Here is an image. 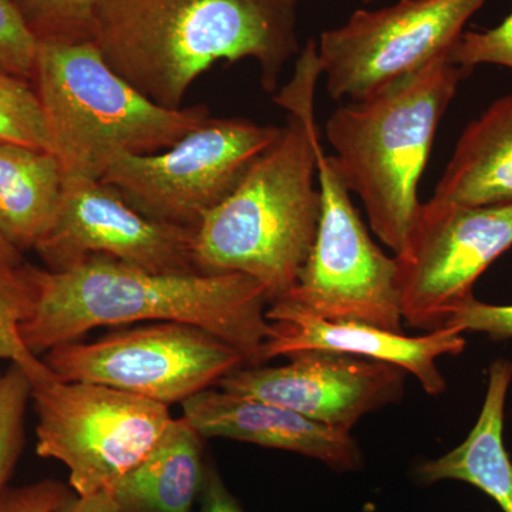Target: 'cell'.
<instances>
[{"label": "cell", "instance_id": "9c48e42d", "mask_svg": "<svg viewBox=\"0 0 512 512\" xmlns=\"http://www.w3.org/2000/svg\"><path fill=\"white\" fill-rule=\"evenodd\" d=\"M318 232L292 299L320 318L403 332L397 261L377 247L332 156L316 146ZM284 299V298H282Z\"/></svg>", "mask_w": 512, "mask_h": 512}, {"label": "cell", "instance_id": "ba28073f", "mask_svg": "<svg viewBox=\"0 0 512 512\" xmlns=\"http://www.w3.org/2000/svg\"><path fill=\"white\" fill-rule=\"evenodd\" d=\"M43 362L66 382L104 384L168 407L247 366L218 336L177 322L138 326L90 343H63L46 352Z\"/></svg>", "mask_w": 512, "mask_h": 512}, {"label": "cell", "instance_id": "e0dca14e", "mask_svg": "<svg viewBox=\"0 0 512 512\" xmlns=\"http://www.w3.org/2000/svg\"><path fill=\"white\" fill-rule=\"evenodd\" d=\"M198 431L171 421L156 447L109 491L119 512H194L208 464Z\"/></svg>", "mask_w": 512, "mask_h": 512}, {"label": "cell", "instance_id": "7402d4cb", "mask_svg": "<svg viewBox=\"0 0 512 512\" xmlns=\"http://www.w3.org/2000/svg\"><path fill=\"white\" fill-rule=\"evenodd\" d=\"M29 403V377L22 367L10 363L0 370V491L8 487L22 457Z\"/></svg>", "mask_w": 512, "mask_h": 512}, {"label": "cell", "instance_id": "7c38bea8", "mask_svg": "<svg viewBox=\"0 0 512 512\" xmlns=\"http://www.w3.org/2000/svg\"><path fill=\"white\" fill-rule=\"evenodd\" d=\"M195 229L147 218L103 181H70L55 224L35 252L52 272L94 255L147 271L195 272Z\"/></svg>", "mask_w": 512, "mask_h": 512}, {"label": "cell", "instance_id": "d4e9b609", "mask_svg": "<svg viewBox=\"0 0 512 512\" xmlns=\"http://www.w3.org/2000/svg\"><path fill=\"white\" fill-rule=\"evenodd\" d=\"M450 60L470 73L480 64L512 69V12L493 29L464 32L450 52Z\"/></svg>", "mask_w": 512, "mask_h": 512}, {"label": "cell", "instance_id": "8992f818", "mask_svg": "<svg viewBox=\"0 0 512 512\" xmlns=\"http://www.w3.org/2000/svg\"><path fill=\"white\" fill-rule=\"evenodd\" d=\"M20 367L37 417V456L60 461L80 497L109 493L174 420L165 404L104 384L59 379L40 356Z\"/></svg>", "mask_w": 512, "mask_h": 512}, {"label": "cell", "instance_id": "7a4b0ae2", "mask_svg": "<svg viewBox=\"0 0 512 512\" xmlns=\"http://www.w3.org/2000/svg\"><path fill=\"white\" fill-rule=\"evenodd\" d=\"M295 77L276 97L289 111L274 146L195 229L194 261L205 274H244L264 286L269 303L295 288L311 254L320 217L316 187V42L299 57Z\"/></svg>", "mask_w": 512, "mask_h": 512}, {"label": "cell", "instance_id": "cb8c5ba5", "mask_svg": "<svg viewBox=\"0 0 512 512\" xmlns=\"http://www.w3.org/2000/svg\"><path fill=\"white\" fill-rule=\"evenodd\" d=\"M37 46L13 0H0V70L32 82Z\"/></svg>", "mask_w": 512, "mask_h": 512}, {"label": "cell", "instance_id": "3957f363", "mask_svg": "<svg viewBox=\"0 0 512 512\" xmlns=\"http://www.w3.org/2000/svg\"><path fill=\"white\" fill-rule=\"evenodd\" d=\"M92 42L148 99L181 109L218 62L255 60L265 92H275L299 50L298 20L282 0H104Z\"/></svg>", "mask_w": 512, "mask_h": 512}, {"label": "cell", "instance_id": "4316f807", "mask_svg": "<svg viewBox=\"0 0 512 512\" xmlns=\"http://www.w3.org/2000/svg\"><path fill=\"white\" fill-rule=\"evenodd\" d=\"M73 490L56 480H42L0 491V512H57Z\"/></svg>", "mask_w": 512, "mask_h": 512}, {"label": "cell", "instance_id": "ffe728a7", "mask_svg": "<svg viewBox=\"0 0 512 512\" xmlns=\"http://www.w3.org/2000/svg\"><path fill=\"white\" fill-rule=\"evenodd\" d=\"M104 0H13L37 43L92 42Z\"/></svg>", "mask_w": 512, "mask_h": 512}, {"label": "cell", "instance_id": "6da1fadb", "mask_svg": "<svg viewBox=\"0 0 512 512\" xmlns=\"http://www.w3.org/2000/svg\"><path fill=\"white\" fill-rule=\"evenodd\" d=\"M28 272L33 308L19 332L33 355L100 326L177 322L218 336L247 366L264 365L262 349L274 326L266 318L268 293L251 276L154 272L103 255L60 272L28 264Z\"/></svg>", "mask_w": 512, "mask_h": 512}, {"label": "cell", "instance_id": "5b68a950", "mask_svg": "<svg viewBox=\"0 0 512 512\" xmlns=\"http://www.w3.org/2000/svg\"><path fill=\"white\" fill-rule=\"evenodd\" d=\"M32 83L64 183L100 181L117 157L160 153L211 117L204 104L154 103L93 42L39 43Z\"/></svg>", "mask_w": 512, "mask_h": 512}, {"label": "cell", "instance_id": "8fae6325", "mask_svg": "<svg viewBox=\"0 0 512 512\" xmlns=\"http://www.w3.org/2000/svg\"><path fill=\"white\" fill-rule=\"evenodd\" d=\"M512 247V202L498 205L421 204L397 261L404 322L444 328L451 313L473 298V286Z\"/></svg>", "mask_w": 512, "mask_h": 512}, {"label": "cell", "instance_id": "f546056e", "mask_svg": "<svg viewBox=\"0 0 512 512\" xmlns=\"http://www.w3.org/2000/svg\"><path fill=\"white\" fill-rule=\"evenodd\" d=\"M0 262L12 266H20L25 264L22 252L9 244L5 238L0 235Z\"/></svg>", "mask_w": 512, "mask_h": 512}, {"label": "cell", "instance_id": "83f0119b", "mask_svg": "<svg viewBox=\"0 0 512 512\" xmlns=\"http://www.w3.org/2000/svg\"><path fill=\"white\" fill-rule=\"evenodd\" d=\"M194 512H244L212 464H208L204 485Z\"/></svg>", "mask_w": 512, "mask_h": 512}, {"label": "cell", "instance_id": "484cf974", "mask_svg": "<svg viewBox=\"0 0 512 512\" xmlns=\"http://www.w3.org/2000/svg\"><path fill=\"white\" fill-rule=\"evenodd\" d=\"M446 326L461 333H485L494 340L511 339L512 305H488V303L477 301L473 296L451 313Z\"/></svg>", "mask_w": 512, "mask_h": 512}, {"label": "cell", "instance_id": "52a82bcc", "mask_svg": "<svg viewBox=\"0 0 512 512\" xmlns=\"http://www.w3.org/2000/svg\"><path fill=\"white\" fill-rule=\"evenodd\" d=\"M281 134L282 127L210 117L167 150L117 157L100 181L151 220L198 228Z\"/></svg>", "mask_w": 512, "mask_h": 512}, {"label": "cell", "instance_id": "d6a6232c", "mask_svg": "<svg viewBox=\"0 0 512 512\" xmlns=\"http://www.w3.org/2000/svg\"><path fill=\"white\" fill-rule=\"evenodd\" d=\"M511 461H512V457H511Z\"/></svg>", "mask_w": 512, "mask_h": 512}, {"label": "cell", "instance_id": "277c9868", "mask_svg": "<svg viewBox=\"0 0 512 512\" xmlns=\"http://www.w3.org/2000/svg\"><path fill=\"white\" fill-rule=\"evenodd\" d=\"M468 76L443 56L365 99L342 104L326 123L346 187L363 202L370 227L394 256L419 214L417 191L441 117Z\"/></svg>", "mask_w": 512, "mask_h": 512}, {"label": "cell", "instance_id": "44dd1931", "mask_svg": "<svg viewBox=\"0 0 512 512\" xmlns=\"http://www.w3.org/2000/svg\"><path fill=\"white\" fill-rule=\"evenodd\" d=\"M0 143L50 151L45 113L33 83L0 70Z\"/></svg>", "mask_w": 512, "mask_h": 512}, {"label": "cell", "instance_id": "9a60e30c", "mask_svg": "<svg viewBox=\"0 0 512 512\" xmlns=\"http://www.w3.org/2000/svg\"><path fill=\"white\" fill-rule=\"evenodd\" d=\"M184 419L202 439L244 441L316 458L339 471L359 466L360 453L348 431L333 429L278 404L207 389L183 404Z\"/></svg>", "mask_w": 512, "mask_h": 512}, {"label": "cell", "instance_id": "30bf717a", "mask_svg": "<svg viewBox=\"0 0 512 512\" xmlns=\"http://www.w3.org/2000/svg\"><path fill=\"white\" fill-rule=\"evenodd\" d=\"M488 0H400L379 10H356L316 43L326 90L356 101L450 55L468 20Z\"/></svg>", "mask_w": 512, "mask_h": 512}, {"label": "cell", "instance_id": "4dcf8cb0", "mask_svg": "<svg viewBox=\"0 0 512 512\" xmlns=\"http://www.w3.org/2000/svg\"><path fill=\"white\" fill-rule=\"evenodd\" d=\"M282 2L288 3V5L295 6L296 8V5H298L301 0H282Z\"/></svg>", "mask_w": 512, "mask_h": 512}, {"label": "cell", "instance_id": "f1b7e54d", "mask_svg": "<svg viewBox=\"0 0 512 512\" xmlns=\"http://www.w3.org/2000/svg\"><path fill=\"white\" fill-rule=\"evenodd\" d=\"M57 512H119L117 505L109 493L93 495L73 494Z\"/></svg>", "mask_w": 512, "mask_h": 512}, {"label": "cell", "instance_id": "ac0fdd59", "mask_svg": "<svg viewBox=\"0 0 512 512\" xmlns=\"http://www.w3.org/2000/svg\"><path fill=\"white\" fill-rule=\"evenodd\" d=\"M512 380V363L495 360L490 367L487 394L476 426L454 450L419 468L424 483L464 481L512 512V461L504 447L505 400Z\"/></svg>", "mask_w": 512, "mask_h": 512}, {"label": "cell", "instance_id": "603a6c76", "mask_svg": "<svg viewBox=\"0 0 512 512\" xmlns=\"http://www.w3.org/2000/svg\"><path fill=\"white\" fill-rule=\"evenodd\" d=\"M32 308L28 264L12 266L0 262V360L23 366L36 356L26 348L19 332Z\"/></svg>", "mask_w": 512, "mask_h": 512}, {"label": "cell", "instance_id": "1f68e13d", "mask_svg": "<svg viewBox=\"0 0 512 512\" xmlns=\"http://www.w3.org/2000/svg\"><path fill=\"white\" fill-rule=\"evenodd\" d=\"M363 3H373L376 2V0H362Z\"/></svg>", "mask_w": 512, "mask_h": 512}, {"label": "cell", "instance_id": "2e32d148", "mask_svg": "<svg viewBox=\"0 0 512 512\" xmlns=\"http://www.w3.org/2000/svg\"><path fill=\"white\" fill-rule=\"evenodd\" d=\"M431 200L470 207L512 202V93L464 128Z\"/></svg>", "mask_w": 512, "mask_h": 512}, {"label": "cell", "instance_id": "5bb4252c", "mask_svg": "<svg viewBox=\"0 0 512 512\" xmlns=\"http://www.w3.org/2000/svg\"><path fill=\"white\" fill-rule=\"evenodd\" d=\"M266 318L272 322L274 332L262 349L264 365L275 357L306 350L365 357L402 367L429 394L446 390L437 359L460 355L466 348L463 333L447 326L423 336H406L356 320L320 318L288 298L269 303Z\"/></svg>", "mask_w": 512, "mask_h": 512}, {"label": "cell", "instance_id": "d6986e66", "mask_svg": "<svg viewBox=\"0 0 512 512\" xmlns=\"http://www.w3.org/2000/svg\"><path fill=\"white\" fill-rule=\"evenodd\" d=\"M64 175L52 151L0 143V235L18 251H35L55 224Z\"/></svg>", "mask_w": 512, "mask_h": 512}, {"label": "cell", "instance_id": "4fadbf2b", "mask_svg": "<svg viewBox=\"0 0 512 512\" xmlns=\"http://www.w3.org/2000/svg\"><path fill=\"white\" fill-rule=\"evenodd\" d=\"M288 359L282 366L239 367L218 387L348 433L363 416L402 397V367L325 350L293 353Z\"/></svg>", "mask_w": 512, "mask_h": 512}]
</instances>
